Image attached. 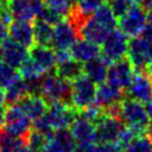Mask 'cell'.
<instances>
[{
    "mask_svg": "<svg viewBox=\"0 0 152 152\" xmlns=\"http://www.w3.org/2000/svg\"><path fill=\"white\" fill-rule=\"evenodd\" d=\"M69 49H70L69 51L71 53V57L81 63H86L101 55V49L97 44L88 42L82 38L76 39Z\"/></svg>",
    "mask_w": 152,
    "mask_h": 152,
    "instance_id": "18",
    "label": "cell"
},
{
    "mask_svg": "<svg viewBox=\"0 0 152 152\" xmlns=\"http://www.w3.org/2000/svg\"><path fill=\"white\" fill-rule=\"evenodd\" d=\"M146 25L152 27V11L146 12Z\"/></svg>",
    "mask_w": 152,
    "mask_h": 152,
    "instance_id": "45",
    "label": "cell"
},
{
    "mask_svg": "<svg viewBox=\"0 0 152 152\" xmlns=\"http://www.w3.org/2000/svg\"><path fill=\"white\" fill-rule=\"evenodd\" d=\"M27 57H28V49L14 42L11 38H6L0 44V58L14 69L19 68L20 64Z\"/></svg>",
    "mask_w": 152,
    "mask_h": 152,
    "instance_id": "12",
    "label": "cell"
},
{
    "mask_svg": "<svg viewBox=\"0 0 152 152\" xmlns=\"http://www.w3.org/2000/svg\"><path fill=\"white\" fill-rule=\"evenodd\" d=\"M91 17L99 23L101 24L104 28H107L108 31H112L114 28H116V17L114 15L113 11L110 10V7L107 5V4H103L101 5L93 14Z\"/></svg>",
    "mask_w": 152,
    "mask_h": 152,
    "instance_id": "28",
    "label": "cell"
},
{
    "mask_svg": "<svg viewBox=\"0 0 152 152\" xmlns=\"http://www.w3.org/2000/svg\"><path fill=\"white\" fill-rule=\"evenodd\" d=\"M146 134L152 139V116L148 118V122L146 126Z\"/></svg>",
    "mask_w": 152,
    "mask_h": 152,
    "instance_id": "43",
    "label": "cell"
},
{
    "mask_svg": "<svg viewBox=\"0 0 152 152\" xmlns=\"http://www.w3.org/2000/svg\"><path fill=\"white\" fill-rule=\"evenodd\" d=\"M110 63L107 62L101 55L83 63V74L89 77L95 84H101L107 80V72Z\"/></svg>",
    "mask_w": 152,
    "mask_h": 152,
    "instance_id": "19",
    "label": "cell"
},
{
    "mask_svg": "<svg viewBox=\"0 0 152 152\" xmlns=\"http://www.w3.org/2000/svg\"><path fill=\"white\" fill-rule=\"evenodd\" d=\"M71 82L58 76L55 72L46 74L42 78L39 95L45 99L48 103L66 102L70 103Z\"/></svg>",
    "mask_w": 152,
    "mask_h": 152,
    "instance_id": "1",
    "label": "cell"
},
{
    "mask_svg": "<svg viewBox=\"0 0 152 152\" xmlns=\"http://www.w3.org/2000/svg\"><path fill=\"white\" fill-rule=\"evenodd\" d=\"M15 152H32V151H31V148H30L25 142H23V144L17 148Z\"/></svg>",
    "mask_w": 152,
    "mask_h": 152,
    "instance_id": "44",
    "label": "cell"
},
{
    "mask_svg": "<svg viewBox=\"0 0 152 152\" xmlns=\"http://www.w3.org/2000/svg\"><path fill=\"white\" fill-rule=\"evenodd\" d=\"M44 2L48 8L56 12L61 17L68 15L72 7V4L70 0H45Z\"/></svg>",
    "mask_w": 152,
    "mask_h": 152,
    "instance_id": "33",
    "label": "cell"
},
{
    "mask_svg": "<svg viewBox=\"0 0 152 152\" xmlns=\"http://www.w3.org/2000/svg\"><path fill=\"white\" fill-rule=\"evenodd\" d=\"M23 142L21 138L13 135L4 126H0V152H15Z\"/></svg>",
    "mask_w": 152,
    "mask_h": 152,
    "instance_id": "29",
    "label": "cell"
},
{
    "mask_svg": "<svg viewBox=\"0 0 152 152\" xmlns=\"http://www.w3.org/2000/svg\"><path fill=\"white\" fill-rule=\"evenodd\" d=\"M133 74H134V69H133L131 62L128 61L127 57H124L119 61L113 62L109 65L106 82L126 91L127 87L131 83Z\"/></svg>",
    "mask_w": 152,
    "mask_h": 152,
    "instance_id": "10",
    "label": "cell"
},
{
    "mask_svg": "<svg viewBox=\"0 0 152 152\" xmlns=\"http://www.w3.org/2000/svg\"><path fill=\"white\" fill-rule=\"evenodd\" d=\"M6 7V0H0V11H2Z\"/></svg>",
    "mask_w": 152,
    "mask_h": 152,
    "instance_id": "46",
    "label": "cell"
},
{
    "mask_svg": "<svg viewBox=\"0 0 152 152\" xmlns=\"http://www.w3.org/2000/svg\"><path fill=\"white\" fill-rule=\"evenodd\" d=\"M78 38L77 30L69 20H61L53 26L51 45L53 49H69Z\"/></svg>",
    "mask_w": 152,
    "mask_h": 152,
    "instance_id": "14",
    "label": "cell"
},
{
    "mask_svg": "<svg viewBox=\"0 0 152 152\" xmlns=\"http://www.w3.org/2000/svg\"><path fill=\"white\" fill-rule=\"evenodd\" d=\"M145 11H152V0H141L140 4Z\"/></svg>",
    "mask_w": 152,
    "mask_h": 152,
    "instance_id": "42",
    "label": "cell"
},
{
    "mask_svg": "<svg viewBox=\"0 0 152 152\" xmlns=\"http://www.w3.org/2000/svg\"><path fill=\"white\" fill-rule=\"evenodd\" d=\"M128 42V37L120 28L112 30L101 44V56L110 64L126 57Z\"/></svg>",
    "mask_w": 152,
    "mask_h": 152,
    "instance_id": "5",
    "label": "cell"
},
{
    "mask_svg": "<svg viewBox=\"0 0 152 152\" xmlns=\"http://www.w3.org/2000/svg\"><path fill=\"white\" fill-rule=\"evenodd\" d=\"M33 34H34V45L50 46L53 36V26L44 20L34 19Z\"/></svg>",
    "mask_w": 152,
    "mask_h": 152,
    "instance_id": "24",
    "label": "cell"
},
{
    "mask_svg": "<svg viewBox=\"0 0 152 152\" xmlns=\"http://www.w3.org/2000/svg\"><path fill=\"white\" fill-rule=\"evenodd\" d=\"M51 139L58 146L61 152H74L77 146L70 129H68V128L56 129L53 132V135Z\"/></svg>",
    "mask_w": 152,
    "mask_h": 152,
    "instance_id": "26",
    "label": "cell"
},
{
    "mask_svg": "<svg viewBox=\"0 0 152 152\" xmlns=\"http://www.w3.org/2000/svg\"><path fill=\"white\" fill-rule=\"evenodd\" d=\"M70 1H71V4H72V5H75V4H77L80 0H70Z\"/></svg>",
    "mask_w": 152,
    "mask_h": 152,
    "instance_id": "49",
    "label": "cell"
},
{
    "mask_svg": "<svg viewBox=\"0 0 152 152\" xmlns=\"http://www.w3.org/2000/svg\"><path fill=\"white\" fill-rule=\"evenodd\" d=\"M19 74L14 70V68L10 66L2 59H0V88L5 89Z\"/></svg>",
    "mask_w": 152,
    "mask_h": 152,
    "instance_id": "32",
    "label": "cell"
},
{
    "mask_svg": "<svg viewBox=\"0 0 152 152\" xmlns=\"http://www.w3.org/2000/svg\"><path fill=\"white\" fill-rule=\"evenodd\" d=\"M95 125V141L96 142H112L116 141L125 124L121 119L104 114L94 124Z\"/></svg>",
    "mask_w": 152,
    "mask_h": 152,
    "instance_id": "9",
    "label": "cell"
},
{
    "mask_svg": "<svg viewBox=\"0 0 152 152\" xmlns=\"http://www.w3.org/2000/svg\"><path fill=\"white\" fill-rule=\"evenodd\" d=\"M110 31H108L101 24H99L91 15L84 20V23L80 26V28L77 31L78 37H81L82 39H86L88 42L95 43L97 45H101L103 43L104 38L107 37V34Z\"/></svg>",
    "mask_w": 152,
    "mask_h": 152,
    "instance_id": "17",
    "label": "cell"
},
{
    "mask_svg": "<svg viewBox=\"0 0 152 152\" xmlns=\"http://www.w3.org/2000/svg\"><path fill=\"white\" fill-rule=\"evenodd\" d=\"M8 36L14 42L21 44L28 50L34 45L33 24L28 20H12L8 27Z\"/></svg>",
    "mask_w": 152,
    "mask_h": 152,
    "instance_id": "15",
    "label": "cell"
},
{
    "mask_svg": "<svg viewBox=\"0 0 152 152\" xmlns=\"http://www.w3.org/2000/svg\"><path fill=\"white\" fill-rule=\"evenodd\" d=\"M125 97L126 94L124 90L109 84L108 82H103L96 88L95 102L103 109V112H106L118 106Z\"/></svg>",
    "mask_w": 152,
    "mask_h": 152,
    "instance_id": "13",
    "label": "cell"
},
{
    "mask_svg": "<svg viewBox=\"0 0 152 152\" xmlns=\"http://www.w3.org/2000/svg\"><path fill=\"white\" fill-rule=\"evenodd\" d=\"M152 45V40L144 38L142 36L133 37L128 42V49L126 57L131 62L134 71L138 70H147L150 65L148 52Z\"/></svg>",
    "mask_w": 152,
    "mask_h": 152,
    "instance_id": "8",
    "label": "cell"
},
{
    "mask_svg": "<svg viewBox=\"0 0 152 152\" xmlns=\"http://www.w3.org/2000/svg\"><path fill=\"white\" fill-rule=\"evenodd\" d=\"M118 25L128 38L140 36L146 26V11L141 5H133L119 18Z\"/></svg>",
    "mask_w": 152,
    "mask_h": 152,
    "instance_id": "7",
    "label": "cell"
},
{
    "mask_svg": "<svg viewBox=\"0 0 152 152\" xmlns=\"http://www.w3.org/2000/svg\"><path fill=\"white\" fill-rule=\"evenodd\" d=\"M69 128L77 145L95 142V125L82 118L80 114L72 121Z\"/></svg>",
    "mask_w": 152,
    "mask_h": 152,
    "instance_id": "16",
    "label": "cell"
},
{
    "mask_svg": "<svg viewBox=\"0 0 152 152\" xmlns=\"http://www.w3.org/2000/svg\"><path fill=\"white\" fill-rule=\"evenodd\" d=\"M6 7L15 20L33 21L36 19L31 0H6Z\"/></svg>",
    "mask_w": 152,
    "mask_h": 152,
    "instance_id": "23",
    "label": "cell"
},
{
    "mask_svg": "<svg viewBox=\"0 0 152 152\" xmlns=\"http://www.w3.org/2000/svg\"><path fill=\"white\" fill-rule=\"evenodd\" d=\"M8 36V30H7V25H5L1 20H0V44L7 38Z\"/></svg>",
    "mask_w": 152,
    "mask_h": 152,
    "instance_id": "40",
    "label": "cell"
},
{
    "mask_svg": "<svg viewBox=\"0 0 152 152\" xmlns=\"http://www.w3.org/2000/svg\"><path fill=\"white\" fill-rule=\"evenodd\" d=\"M95 152H124V146L118 141L97 142L95 145Z\"/></svg>",
    "mask_w": 152,
    "mask_h": 152,
    "instance_id": "37",
    "label": "cell"
},
{
    "mask_svg": "<svg viewBox=\"0 0 152 152\" xmlns=\"http://www.w3.org/2000/svg\"><path fill=\"white\" fill-rule=\"evenodd\" d=\"M19 75L25 81H36L43 78L46 74L31 57H27L19 66Z\"/></svg>",
    "mask_w": 152,
    "mask_h": 152,
    "instance_id": "27",
    "label": "cell"
},
{
    "mask_svg": "<svg viewBox=\"0 0 152 152\" xmlns=\"http://www.w3.org/2000/svg\"><path fill=\"white\" fill-rule=\"evenodd\" d=\"M150 152H152V145H151V151H150Z\"/></svg>",
    "mask_w": 152,
    "mask_h": 152,
    "instance_id": "50",
    "label": "cell"
},
{
    "mask_svg": "<svg viewBox=\"0 0 152 152\" xmlns=\"http://www.w3.org/2000/svg\"><path fill=\"white\" fill-rule=\"evenodd\" d=\"M152 139L148 135H138L124 147V152H150Z\"/></svg>",
    "mask_w": 152,
    "mask_h": 152,
    "instance_id": "30",
    "label": "cell"
},
{
    "mask_svg": "<svg viewBox=\"0 0 152 152\" xmlns=\"http://www.w3.org/2000/svg\"><path fill=\"white\" fill-rule=\"evenodd\" d=\"M78 114H80L82 118H84L86 120H88V121L95 124V122L103 115V109L94 101V102L90 103L89 106H87V107H84L83 109H81V110L78 112Z\"/></svg>",
    "mask_w": 152,
    "mask_h": 152,
    "instance_id": "34",
    "label": "cell"
},
{
    "mask_svg": "<svg viewBox=\"0 0 152 152\" xmlns=\"http://www.w3.org/2000/svg\"><path fill=\"white\" fill-rule=\"evenodd\" d=\"M96 84L84 74L71 81L70 104L80 112L95 101Z\"/></svg>",
    "mask_w": 152,
    "mask_h": 152,
    "instance_id": "4",
    "label": "cell"
},
{
    "mask_svg": "<svg viewBox=\"0 0 152 152\" xmlns=\"http://www.w3.org/2000/svg\"><path fill=\"white\" fill-rule=\"evenodd\" d=\"M78 115V112L66 102H51L48 104V110L45 113V119L50 126L56 129L69 128L72 121Z\"/></svg>",
    "mask_w": 152,
    "mask_h": 152,
    "instance_id": "6",
    "label": "cell"
},
{
    "mask_svg": "<svg viewBox=\"0 0 152 152\" xmlns=\"http://www.w3.org/2000/svg\"><path fill=\"white\" fill-rule=\"evenodd\" d=\"M2 126L13 135L24 139L32 128V120L25 114L19 103L7 104L4 114Z\"/></svg>",
    "mask_w": 152,
    "mask_h": 152,
    "instance_id": "3",
    "label": "cell"
},
{
    "mask_svg": "<svg viewBox=\"0 0 152 152\" xmlns=\"http://www.w3.org/2000/svg\"><path fill=\"white\" fill-rule=\"evenodd\" d=\"M6 100H5V93L4 89L0 88V126H2L4 124V114H5V109H6Z\"/></svg>",
    "mask_w": 152,
    "mask_h": 152,
    "instance_id": "38",
    "label": "cell"
},
{
    "mask_svg": "<svg viewBox=\"0 0 152 152\" xmlns=\"http://www.w3.org/2000/svg\"><path fill=\"white\" fill-rule=\"evenodd\" d=\"M119 118L126 126L132 127L140 135L146 133L148 115L145 110L144 103L135 101L131 97H125L120 103Z\"/></svg>",
    "mask_w": 152,
    "mask_h": 152,
    "instance_id": "2",
    "label": "cell"
},
{
    "mask_svg": "<svg viewBox=\"0 0 152 152\" xmlns=\"http://www.w3.org/2000/svg\"><path fill=\"white\" fill-rule=\"evenodd\" d=\"M144 107H145V110H146L148 118L152 116V99L148 100V101H146V102L144 103Z\"/></svg>",
    "mask_w": 152,
    "mask_h": 152,
    "instance_id": "41",
    "label": "cell"
},
{
    "mask_svg": "<svg viewBox=\"0 0 152 152\" xmlns=\"http://www.w3.org/2000/svg\"><path fill=\"white\" fill-rule=\"evenodd\" d=\"M147 70H148V75H150V77H151V81H152V64H150V65H148Z\"/></svg>",
    "mask_w": 152,
    "mask_h": 152,
    "instance_id": "48",
    "label": "cell"
},
{
    "mask_svg": "<svg viewBox=\"0 0 152 152\" xmlns=\"http://www.w3.org/2000/svg\"><path fill=\"white\" fill-rule=\"evenodd\" d=\"M48 104L49 103L40 95H27L19 102L21 109L32 121L45 115L48 110Z\"/></svg>",
    "mask_w": 152,
    "mask_h": 152,
    "instance_id": "21",
    "label": "cell"
},
{
    "mask_svg": "<svg viewBox=\"0 0 152 152\" xmlns=\"http://www.w3.org/2000/svg\"><path fill=\"white\" fill-rule=\"evenodd\" d=\"M55 74L71 82L78 76L83 75V64L74 58H70L61 64H57L55 69Z\"/></svg>",
    "mask_w": 152,
    "mask_h": 152,
    "instance_id": "25",
    "label": "cell"
},
{
    "mask_svg": "<svg viewBox=\"0 0 152 152\" xmlns=\"http://www.w3.org/2000/svg\"><path fill=\"white\" fill-rule=\"evenodd\" d=\"M74 152H95V145L94 144L77 145Z\"/></svg>",
    "mask_w": 152,
    "mask_h": 152,
    "instance_id": "39",
    "label": "cell"
},
{
    "mask_svg": "<svg viewBox=\"0 0 152 152\" xmlns=\"http://www.w3.org/2000/svg\"><path fill=\"white\" fill-rule=\"evenodd\" d=\"M23 140L31 148L32 152H40L48 141V139L42 133L34 131L33 128H31V131L25 135Z\"/></svg>",
    "mask_w": 152,
    "mask_h": 152,
    "instance_id": "31",
    "label": "cell"
},
{
    "mask_svg": "<svg viewBox=\"0 0 152 152\" xmlns=\"http://www.w3.org/2000/svg\"><path fill=\"white\" fill-rule=\"evenodd\" d=\"M132 5H140L141 4V0H129Z\"/></svg>",
    "mask_w": 152,
    "mask_h": 152,
    "instance_id": "47",
    "label": "cell"
},
{
    "mask_svg": "<svg viewBox=\"0 0 152 152\" xmlns=\"http://www.w3.org/2000/svg\"><path fill=\"white\" fill-rule=\"evenodd\" d=\"M125 94L131 99L145 103L152 99V81L147 70L134 71L129 86L127 87Z\"/></svg>",
    "mask_w": 152,
    "mask_h": 152,
    "instance_id": "11",
    "label": "cell"
},
{
    "mask_svg": "<svg viewBox=\"0 0 152 152\" xmlns=\"http://www.w3.org/2000/svg\"><path fill=\"white\" fill-rule=\"evenodd\" d=\"M107 0H80L74 6L84 15L90 17L101 5H103Z\"/></svg>",
    "mask_w": 152,
    "mask_h": 152,
    "instance_id": "35",
    "label": "cell"
},
{
    "mask_svg": "<svg viewBox=\"0 0 152 152\" xmlns=\"http://www.w3.org/2000/svg\"><path fill=\"white\" fill-rule=\"evenodd\" d=\"M4 93H5L6 104L19 103L20 100H23L25 96L30 95V94H28L27 82H26L20 75H18V76L4 89Z\"/></svg>",
    "mask_w": 152,
    "mask_h": 152,
    "instance_id": "22",
    "label": "cell"
},
{
    "mask_svg": "<svg viewBox=\"0 0 152 152\" xmlns=\"http://www.w3.org/2000/svg\"><path fill=\"white\" fill-rule=\"evenodd\" d=\"M106 2L110 7V10L113 11V13L116 18L122 17L128 11V8L131 6H133L129 0H107Z\"/></svg>",
    "mask_w": 152,
    "mask_h": 152,
    "instance_id": "36",
    "label": "cell"
},
{
    "mask_svg": "<svg viewBox=\"0 0 152 152\" xmlns=\"http://www.w3.org/2000/svg\"><path fill=\"white\" fill-rule=\"evenodd\" d=\"M30 57L44 70L45 74L55 72L56 69V59L55 51L50 46L33 45L30 49Z\"/></svg>",
    "mask_w": 152,
    "mask_h": 152,
    "instance_id": "20",
    "label": "cell"
}]
</instances>
